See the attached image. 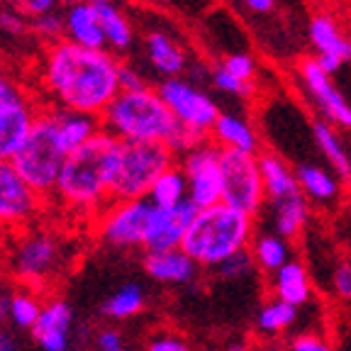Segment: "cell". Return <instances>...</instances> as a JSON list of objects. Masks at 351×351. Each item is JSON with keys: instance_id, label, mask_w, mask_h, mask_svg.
<instances>
[{"instance_id": "cell-43", "label": "cell", "mask_w": 351, "mask_h": 351, "mask_svg": "<svg viewBox=\"0 0 351 351\" xmlns=\"http://www.w3.org/2000/svg\"><path fill=\"white\" fill-rule=\"evenodd\" d=\"M95 346L98 351H127V344L117 329H100L95 337Z\"/></svg>"}, {"instance_id": "cell-30", "label": "cell", "mask_w": 351, "mask_h": 351, "mask_svg": "<svg viewBox=\"0 0 351 351\" xmlns=\"http://www.w3.org/2000/svg\"><path fill=\"white\" fill-rule=\"evenodd\" d=\"M147 197L152 200V205H159V208L188 200V178H186V171L181 169L178 161L171 164L166 171H161L159 178L149 188Z\"/></svg>"}, {"instance_id": "cell-45", "label": "cell", "mask_w": 351, "mask_h": 351, "mask_svg": "<svg viewBox=\"0 0 351 351\" xmlns=\"http://www.w3.org/2000/svg\"><path fill=\"white\" fill-rule=\"evenodd\" d=\"M241 5L254 15H269V12H274L276 0H241Z\"/></svg>"}, {"instance_id": "cell-38", "label": "cell", "mask_w": 351, "mask_h": 351, "mask_svg": "<svg viewBox=\"0 0 351 351\" xmlns=\"http://www.w3.org/2000/svg\"><path fill=\"white\" fill-rule=\"evenodd\" d=\"M0 32L8 37H22L29 32V17L22 15L17 8H0Z\"/></svg>"}, {"instance_id": "cell-33", "label": "cell", "mask_w": 351, "mask_h": 351, "mask_svg": "<svg viewBox=\"0 0 351 351\" xmlns=\"http://www.w3.org/2000/svg\"><path fill=\"white\" fill-rule=\"evenodd\" d=\"M144 302H147V295H144L142 285L125 283L110 298H105L103 313H105V317H110V319H130L142 313Z\"/></svg>"}, {"instance_id": "cell-14", "label": "cell", "mask_w": 351, "mask_h": 351, "mask_svg": "<svg viewBox=\"0 0 351 351\" xmlns=\"http://www.w3.org/2000/svg\"><path fill=\"white\" fill-rule=\"evenodd\" d=\"M195 215L197 205L193 200L164 205V208L154 205L147 225V237H144V252H161V249L181 247Z\"/></svg>"}, {"instance_id": "cell-5", "label": "cell", "mask_w": 351, "mask_h": 351, "mask_svg": "<svg viewBox=\"0 0 351 351\" xmlns=\"http://www.w3.org/2000/svg\"><path fill=\"white\" fill-rule=\"evenodd\" d=\"M5 261L10 274L27 288H44L56 278L71 261V254L66 249V241L56 232L44 227H25L12 232L5 244Z\"/></svg>"}, {"instance_id": "cell-21", "label": "cell", "mask_w": 351, "mask_h": 351, "mask_svg": "<svg viewBox=\"0 0 351 351\" xmlns=\"http://www.w3.org/2000/svg\"><path fill=\"white\" fill-rule=\"evenodd\" d=\"M269 288L276 298H283L298 307L313 300V278L305 263L298 258H291L285 266L269 276Z\"/></svg>"}, {"instance_id": "cell-3", "label": "cell", "mask_w": 351, "mask_h": 351, "mask_svg": "<svg viewBox=\"0 0 351 351\" xmlns=\"http://www.w3.org/2000/svg\"><path fill=\"white\" fill-rule=\"evenodd\" d=\"M254 219L256 217L232 208L225 200L210 208H197L181 247L188 252V256L195 258L200 269H215L232 254L249 249L256 232Z\"/></svg>"}, {"instance_id": "cell-22", "label": "cell", "mask_w": 351, "mask_h": 351, "mask_svg": "<svg viewBox=\"0 0 351 351\" xmlns=\"http://www.w3.org/2000/svg\"><path fill=\"white\" fill-rule=\"evenodd\" d=\"M66 39L88 47V49H108L103 25L90 0H83L78 5L66 8Z\"/></svg>"}, {"instance_id": "cell-1", "label": "cell", "mask_w": 351, "mask_h": 351, "mask_svg": "<svg viewBox=\"0 0 351 351\" xmlns=\"http://www.w3.org/2000/svg\"><path fill=\"white\" fill-rule=\"evenodd\" d=\"M120 66L110 49H88L71 39L49 44L42 59V88L54 108L103 115L120 86Z\"/></svg>"}, {"instance_id": "cell-31", "label": "cell", "mask_w": 351, "mask_h": 351, "mask_svg": "<svg viewBox=\"0 0 351 351\" xmlns=\"http://www.w3.org/2000/svg\"><path fill=\"white\" fill-rule=\"evenodd\" d=\"M298 315H300V307L293 305V302L283 300V298H271L266 300L256 313V329L261 335H280L285 329H291L295 324Z\"/></svg>"}, {"instance_id": "cell-17", "label": "cell", "mask_w": 351, "mask_h": 351, "mask_svg": "<svg viewBox=\"0 0 351 351\" xmlns=\"http://www.w3.org/2000/svg\"><path fill=\"white\" fill-rule=\"evenodd\" d=\"M144 271L152 280L164 285H191L197 278L195 258L188 256L183 247L176 249H161V252H147L144 254Z\"/></svg>"}, {"instance_id": "cell-51", "label": "cell", "mask_w": 351, "mask_h": 351, "mask_svg": "<svg viewBox=\"0 0 351 351\" xmlns=\"http://www.w3.org/2000/svg\"><path fill=\"white\" fill-rule=\"evenodd\" d=\"M88 351H98V346H93V349H88Z\"/></svg>"}, {"instance_id": "cell-15", "label": "cell", "mask_w": 351, "mask_h": 351, "mask_svg": "<svg viewBox=\"0 0 351 351\" xmlns=\"http://www.w3.org/2000/svg\"><path fill=\"white\" fill-rule=\"evenodd\" d=\"M298 71H300L302 86L307 88V93L313 95L315 105H317L324 120H329L337 127H344V130H351V105L335 88L332 73L324 71L317 59H302Z\"/></svg>"}, {"instance_id": "cell-20", "label": "cell", "mask_w": 351, "mask_h": 351, "mask_svg": "<svg viewBox=\"0 0 351 351\" xmlns=\"http://www.w3.org/2000/svg\"><path fill=\"white\" fill-rule=\"evenodd\" d=\"M258 169H261L263 188H266L269 203L283 200V197L293 195V193H300L295 169L288 164V159H285L283 154L274 152V149L258 152Z\"/></svg>"}, {"instance_id": "cell-34", "label": "cell", "mask_w": 351, "mask_h": 351, "mask_svg": "<svg viewBox=\"0 0 351 351\" xmlns=\"http://www.w3.org/2000/svg\"><path fill=\"white\" fill-rule=\"evenodd\" d=\"M29 32L47 44H54V42H59V39H66V15L51 10V12H44V15H39V17H32V20H29Z\"/></svg>"}, {"instance_id": "cell-23", "label": "cell", "mask_w": 351, "mask_h": 351, "mask_svg": "<svg viewBox=\"0 0 351 351\" xmlns=\"http://www.w3.org/2000/svg\"><path fill=\"white\" fill-rule=\"evenodd\" d=\"M54 117H56V130H59V139L61 147L66 149V154L76 152L78 147L93 139L100 130H103V120L100 115H90V112H78V110H69V108H54Z\"/></svg>"}, {"instance_id": "cell-26", "label": "cell", "mask_w": 351, "mask_h": 351, "mask_svg": "<svg viewBox=\"0 0 351 351\" xmlns=\"http://www.w3.org/2000/svg\"><path fill=\"white\" fill-rule=\"evenodd\" d=\"M310 130H313L315 147H317L324 159L329 161V169L339 176L341 183H351V156H349V152H346L344 142H341L339 132H337V125H332L329 120L319 117V120H313Z\"/></svg>"}, {"instance_id": "cell-12", "label": "cell", "mask_w": 351, "mask_h": 351, "mask_svg": "<svg viewBox=\"0 0 351 351\" xmlns=\"http://www.w3.org/2000/svg\"><path fill=\"white\" fill-rule=\"evenodd\" d=\"M156 88L171 108V112L176 115V120L210 137V132L219 117V108L205 90H200L195 83H191L183 76L164 78Z\"/></svg>"}, {"instance_id": "cell-4", "label": "cell", "mask_w": 351, "mask_h": 351, "mask_svg": "<svg viewBox=\"0 0 351 351\" xmlns=\"http://www.w3.org/2000/svg\"><path fill=\"white\" fill-rule=\"evenodd\" d=\"M103 130L117 139L132 142H169L178 120L161 98L159 88H132L120 90L112 103L103 110Z\"/></svg>"}, {"instance_id": "cell-27", "label": "cell", "mask_w": 351, "mask_h": 351, "mask_svg": "<svg viewBox=\"0 0 351 351\" xmlns=\"http://www.w3.org/2000/svg\"><path fill=\"white\" fill-rule=\"evenodd\" d=\"M249 249H252V256L256 261V269L266 276L278 271L280 266H285L293 258L291 239H285V237H280L274 230L254 232V239L249 244Z\"/></svg>"}, {"instance_id": "cell-49", "label": "cell", "mask_w": 351, "mask_h": 351, "mask_svg": "<svg viewBox=\"0 0 351 351\" xmlns=\"http://www.w3.org/2000/svg\"><path fill=\"white\" fill-rule=\"evenodd\" d=\"M8 230L3 225H0V252H3V249H5V244H8Z\"/></svg>"}, {"instance_id": "cell-13", "label": "cell", "mask_w": 351, "mask_h": 351, "mask_svg": "<svg viewBox=\"0 0 351 351\" xmlns=\"http://www.w3.org/2000/svg\"><path fill=\"white\" fill-rule=\"evenodd\" d=\"M47 197L29 186L12 161H0V225L20 232L34 225Z\"/></svg>"}, {"instance_id": "cell-50", "label": "cell", "mask_w": 351, "mask_h": 351, "mask_svg": "<svg viewBox=\"0 0 351 351\" xmlns=\"http://www.w3.org/2000/svg\"><path fill=\"white\" fill-rule=\"evenodd\" d=\"M78 3H83V0H59V5H64V8H71V5H78Z\"/></svg>"}, {"instance_id": "cell-37", "label": "cell", "mask_w": 351, "mask_h": 351, "mask_svg": "<svg viewBox=\"0 0 351 351\" xmlns=\"http://www.w3.org/2000/svg\"><path fill=\"white\" fill-rule=\"evenodd\" d=\"M219 64L225 66V69H230L237 78H241V81H247V83H254L256 71H258L256 59H254L249 51H232V54H227Z\"/></svg>"}, {"instance_id": "cell-46", "label": "cell", "mask_w": 351, "mask_h": 351, "mask_svg": "<svg viewBox=\"0 0 351 351\" xmlns=\"http://www.w3.org/2000/svg\"><path fill=\"white\" fill-rule=\"evenodd\" d=\"M315 59L319 61V66H322L327 73H337L341 69V64H344V59H339V56H335V54H317Z\"/></svg>"}, {"instance_id": "cell-41", "label": "cell", "mask_w": 351, "mask_h": 351, "mask_svg": "<svg viewBox=\"0 0 351 351\" xmlns=\"http://www.w3.org/2000/svg\"><path fill=\"white\" fill-rule=\"evenodd\" d=\"M332 288L341 300H351V263L341 261L335 271H332Z\"/></svg>"}, {"instance_id": "cell-29", "label": "cell", "mask_w": 351, "mask_h": 351, "mask_svg": "<svg viewBox=\"0 0 351 351\" xmlns=\"http://www.w3.org/2000/svg\"><path fill=\"white\" fill-rule=\"evenodd\" d=\"M100 17V25H103L105 42H108V49L112 51H127L134 44V29H132V22L127 20V15L120 8L112 3V0H90Z\"/></svg>"}, {"instance_id": "cell-39", "label": "cell", "mask_w": 351, "mask_h": 351, "mask_svg": "<svg viewBox=\"0 0 351 351\" xmlns=\"http://www.w3.org/2000/svg\"><path fill=\"white\" fill-rule=\"evenodd\" d=\"M147 351H191V346L176 332H159V335H154L149 339Z\"/></svg>"}, {"instance_id": "cell-47", "label": "cell", "mask_w": 351, "mask_h": 351, "mask_svg": "<svg viewBox=\"0 0 351 351\" xmlns=\"http://www.w3.org/2000/svg\"><path fill=\"white\" fill-rule=\"evenodd\" d=\"M0 351H15V339H12L10 329L0 324Z\"/></svg>"}, {"instance_id": "cell-6", "label": "cell", "mask_w": 351, "mask_h": 351, "mask_svg": "<svg viewBox=\"0 0 351 351\" xmlns=\"http://www.w3.org/2000/svg\"><path fill=\"white\" fill-rule=\"evenodd\" d=\"M66 159V149L61 147L56 117L51 108L39 110L37 120L29 130L27 139L22 142L17 154L12 156V164L22 173V178L44 197H51L59 181L61 166Z\"/></svg>"}, {"instance_id": "cell-7", "label": "cell", "mask_w": 351, "mask_h": 351, "mask_svg": "<svg viewBox=\"0 0 351 351\" xmlns=\"http://www.w3.org/2000/svg\"><path fill=\"white\" fill-rule=\"evenodd\" d=\"M176 156L164 142H132L120 139L115 176L110 186L112 200H132V197H147L152 183L159 178L161 171L176 164Z\"/></svg>"}, {"instance_id": "cell-25", "label": "cell", "mask_w": 351, "mask_h": 351, "mask_svg": "<svg viewBox=\"0 0 351 351\" xmlns=\"http://www.w3.org/2000/svg\"><path fill=\"white\" fill-rule=\"evenodd\" d=\"M266 208L271 210L269 227L285 239H295L310 219V200L302 193H293L283 200L266 203Z\"/></svg>"}, {"instance_id": "cell-35", "label": "cell", "mask_w": 351, "mask_h": 351, "mask_svg": "<svg viewBox=\"0 0 351 351\" xmlns=\"http://www.w3.org/2000/svg\"><path fill=\"white\" fill-rule=\"evenodd\" d=\"M219 278L225 280H241V278H249V276L256 271V261L252 256V249H241V252L232 254L230 258H225L222 263L215 266Z\"/></svg>"}, {"instance_id": "cell-11", "label": "cell", "mask_w": 351, "mask_h": 351, "mask_svg": "<svg viewBox=\"0 0 351 351\" xmlns=\"http://www.w3.org/2000/svg\"><path fill=\"white\" fill-rule=\"evenodd\" d=\"M178 159L188 178V200L197 208L222 203V147L208 137Z\"/></svg>"}, {"instance_id": "cell-44", "label": "cell", "mask_w": 351, "mask_h": 351, "mask_svg": "<svg viewBox=\"0 0 351 351\" xmlns=\"http://www.w3.org/2000/svg\"><path fill=\"white\" fill-rule=\"evenodd\" d=\"M120 86H122V90H132V88L147 86V83H144L142 73L134 71V69H132L130 64H122L120 66Z\"/></svg>"}, {"instance_id": "cell-19", "label": "cell", "mask_w": 351, "mask_h": 351, "mask_svg": "<svg viewBox=\"0 0 351 351\" xmlns=\"http://www.w3.org/2000/svg\"><path fill=\"white\" fill-rule=\"evenodd\" d=\"M298 176V186L300 193L315 205H322V208H332L341 200V178L335 171H327L317 164H302L295 166Z\"/></svg>"}, {"instance_id": "cell-28", "label": "cell", "mask_w": 351, "mask_h": 351, "mask_svg": "<svg viewBox=\"0 0 351 351\" xmlns=\"http://www.w3.org/2000/svg\"><path fill=\"white\" fill-rule=\"evenodd\" d=\"M307 34L317 54H335L344 61H351V39L341 32L332 15H315L310 20Z\"/></svg>"}, {"instance_id": "cell-2", "label": "cell", "mask_w": 351, "mask_h": 351, "mask_svg": "<svg viewBox=\"0 0 351 351\" xmlns=\"http://www.w3.org/2000/svg\"><path fill=\"white\" fill-rule=\"evenodd\" d=\"M120 139L100 130L93 139H88L76 152L66 154L59 181L51 193L61 208L81 217H98V213L112 200L110 186L115 176Z\"/></svg>"}, {"instance_id": "cell-40", "label": "cell", "mask_w": 351, "mask_h": 351, "mask_svg": "<svg viewBox=\"0 0 351 351\" xmlns=\"http://www.w3.org/2000/svg\"><path fill=\"white\" fill-rule=\"evenodd\" d=\"M10 5L17 8L22 15H27L29 20H32V17H39V15H44V12L56 10L59 0H10Z\"/></svg>"}, {"instance_id": "cell-9", "label": "cell", "mask_w": 351, "mask_h": 351, "mask_svg": "<svg viewBox=\"0 0 351 351\" xmlns=\"http://www.w3.org/2000/svg\"><path fill=\"white\" fill-rule=\"evenodd\" d=\"M152 200L149 197H132V200H110L95 217V232L103 244L120 252L144 249L147 225L152 217Z\"/></svg>"}, {"instance_id": "cell-32", "label": "cell", "mask_w": 351, "mask_h": 351, "mask_svg": "<svg viewBox=\"0 0 351 351\" xmlns=\"http://www.w3.org/2000/svg\"><path fill=\"white\" fill-rule=\"evenodd\" d=\"M42 305L44 302L39 300V291L27 288V285L17 288V291L8 293V322L12 327L32 329L42 313Z\"/></svg>"}, {"instance_id": "cell-16", "label": "cell", "mask_w": 351, "mask_h": 351, "mask_svg": "<svg viewBox=\"0 0 351 351\" xmlns=\"http://www.w3.org/2000/svg\"><path fill=\"white\" fill-rule=\"evenodd\" d=\"M73 329V310L61 298H49L42 305L32 332V339L42 351H69Z\"/></svg>"}, {"instance_id": "cell-24", "label": "cell", "mask_w": 351, "mask_h": 351, "mask_svg": "<svg viewBox=\"0 0 351 351\" xmlns=\"http://www.w3.org/2000/svg\"><path fill=\"white\" fill-rule=\"evenodd\" d=\"M210 139L217 142L222 149H241V152H261V137H258L256 127L247 117L237 115V112H219L215 122Z\"/></svg>"}, {"instance_id": "cell-18", "label": "cell", "mask_w": 351, "mask_h": 351, "mask_svg": "<svg viewBox=\"0 0 351 351\" xmlns=\"http://www.w3.org/2000/svg\"><path fill=\"white\" fill-rule=\"evenodd\" d=\"M144 54L154 71L164 78L183 76V71L188 69V54L181 42L161 29H152L144 34Z\"/></svg>"}, {"instance_id": "cell-42", "label": "cell", "mask_w": 351, "mask_h": 351, "mask_svg": "<svg viewBox=\"0 0 351 351\" xmlns=\"http://www.w3.org/2000/svg\"><path fill=\"white\" fill-rule=\"evenodd\" d=\"M288 351H335L332 346H329L327 339H322L319 335H300L295 337V339L291 341V349Z\"/></svg>"}, {"instance_id": "cell-10", "label": "cell", "mask_w": 351, "mask_h": 351, "mask_svg": "<svg viewBox=\"0 0 351 351\" xmlns=\"http://www.w3.org/2000/svg\"><path fill=\"white\" fill-rule=\"evenodd\" d=\"M42 105L15 81L0 73V161H10L27 139Z\"/></svg>"}, {"instance_id": "cell-48", "label": "cell", "mask_w": 351, "mask_h": 351, "mask_svg": "<svg viewBox=\"0 0 351 351\" xmlns=\"http://www.w3.org/2000/svg\"><path fill=\"white\" fill-rule=\"evenodd\" d=\"M225 351H249V344H247V341H232Z\"/></svg>"}, {"instance_id": "cell-36", "label": "cell", "mask_w": 351, "mask_h": 351, "mask_svg": "<svg viewBox=\"0 0 351 351\" xmlns=\"http://www.w3.org/2000/svg\"><path fill=\"white\" fill-rule=\"evenodd\" d=\"M210 83L217 88L219 93H227V95H237V98H252L254 93V86L247 81H241L237 78L230 69H225L222 64H217L210 71Z\"/></svg>"}, {"instance_id": "cell-8", "label": "cell", "mask_w": 351, "mask_h": 351, "mask_svg": "<svg viewBox=\"0 0 351 351\" xmlns=\"http://www.w3.org/2000/svg\"><path fill=\"white\" fill-rule=\"evenodd\" d=\"M222 200L252 217H258L269 203L258 169V154L254 152L222 149Z\"/></svg>"}]
</instances>
